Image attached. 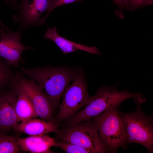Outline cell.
<instances>
[{
	"instance_id": "8992f818",
	"label": "cell",
	"mask_w": 153,
	"mask_h": 153,
	"mask_svg": "<svg viewBox=\"0 0 153 153\" xmlns=\"http://www.w3.org/2000/svg\"><path fill=\"white\" fill-rule=\"evenodd\" d=\"M131 113L119 110L126 133L128 144L135 143L144 146L149 153L153 152V117L143 111L140 105Z\"/></svg>"
},
{
	"instance_id": "e0dca14e",
	"label": "cell",
	"mask_w": 153,
	"mask_h": 153,
	"mask_svg": "<svg viewBox=\"0 0 153 153\" xmlns=\"http://www.w3.org/2000/svg\"><path fill=\"white\" fill-rule=\"evenodd\" d=\"M55 146L67 153H92L91 151L78 145L56 139Z\"/></svg>"
},
{
	"instance_id": "6da1fadb",
	"label": "cell",
	"mask_w": 153,
	"mask_h": 153,
	"mask_svg": "<svg viewBox=\"0 0 153 153\" xmlns=\"http://www.w3.org/2000/svg\"><path fill=\"white\" fill-rule=\"evenodd\" d=\"M77 70L58 67H21L23 75H27L41 87L55 108L59 106L64 92L75 78Z\"/></svg>"
},
{
	"instance_id": "7402d4cb",
	"label": "cell",
	"mask_w": 153,
	"mask_h": 153,
	"mask_svg": "<svg viewBox=\"0 0 153 153\" xmlns=\"http://www.w3.org/2000/svg\"><path fill=\"white\" fill-rule=\"evenodd\" d=\"M0 21H1L0 20Z\"/></svg>"
},
{
	"instance_id": "52a82bcc",
	"label": "cell",
	"mask_w": 153,
	"mask_h": 153,
	"mask_svg": "<svg viewBox=\"0 0 153 153\" xmlns=\"http://www.w3.org/2000/svg\"><path fill=\"white\" fill-rule=\"evenodd\" d=\"M15 77L29 96L37 117L55 122V108L41 87L33 80L26 78L20 71L16 72Z\"/></svg>"
},
{
	"instance_id": "d6986e66",
	"label": "cell",
	"mask_w": 153,
	"mask_h": 153,
	"mask_svg": "<svg viewBox=\"0 0 153 153\" xmlns=\"http://www.w3.org/2000/svg\"><path fill=\"white\" fill-rule=\"evenodd\" d=\"M153 3V0H126L125 8L133 10Z\"/></svg>"
},
{
	"instance_id": "2e32d148",
	"label": "cell",
	"mask_w": 153,
	"mask_h": 153,
	"mask_svg": "<svg viewBox=\"0 0 153 153\" xmlns=\"http://www.w3.org/2000/svg\"><path fill=\"white\" fill-rule=\"evenodd\" d=\"M11 67L0 56V90L8 87L15 77Z\"/></svg>"
},
{
	"instance_id": "44dd1931",
	"label": "cell",
	"mask_w": 153,
	"mask_h": 153,
	"mask_svg": "<svg viewBox=\"0 0 153 153\" xmlns=\"http://www.w3.org/2000/svg\"><path fill=\"white\" fill-rule=\"evenodd\" d=\"M6 4L10 5L14 8L17 5L18 0H5Z\"/></svg>"
},
{
	"instance_id": "9a60e30c",
	"label": "cell",
	"mask_w": 153,
	"mask_h": 153,
	"mask_svg": "<svg viewBox=\"0 0 153 153\" xmlns=\"http://www.w3.org/2000/svg\"><path fill=\"white\" fill-rule=\"evenodd\" d=\"M19 134L9 135L0 133V153H18L21 152L18 143Z\"/></svg>"
},
{
	"instance_id": "5bb4252c",
	"label": "cell",
	"mask_w": 153,
	"mask_h": 153,
	"mask_svg": "<svg viewBox=\"0 0 153 153\" xmlns=\"http://www.w3.org/2000/svg\"><path fill=\"white\" fill-rule=\"evenodd\" d=\"M47 29L43 35L44 38L53 41L66 54L77 50H81L97 55H100L101 52L95 46H88L70 41L60 36L57 33L56 28H52L47 26Z\"/></svg>"
},
{
	"instance_id": "9c48e42d",
	"label": "cell",
	"mask_w": 153,
	"mask_h": 153,
	"mask_svg": "<svg viewBox=\"0 0 153 153\" xmlns=\"http://www.w3.org/2000/svg\"><path fill=\"white\" fill-rule=\"evenodd\" d=\"M54 0H22L14 8L18 12L13 16L22 30L38 26L41 14L48 10Z\"/></svg>"
},
{
	"instance_id": "7c38bea8",
	"label": "cell",
	"mask_w": 153,
	"mask_h": 153,
	"mask_svg": "<svg viewBox=\"0 0 153 153\" xmlns=\"http://www.w3.org/2000/svg\"><path fill=\"white\" fill-rule=\"evenodd\" d=\"M18 143L22 151L32 153H54L50 148L55 146L56 139L45 135L19 137Z\"/></svg>"
},
{
	"instance_id": "5b68a950",
	"label": "cell",
	"mask_w": 153,
	"mask_h": 153,
	"mask_svg": "<svg viewBox=\"0 0 153 153\" xmlns=\"http://www.w3.org/2000/svg\"><path fill=\"white\" fill-rule=\"evenodd\" d=\"M56 133L57 140L76 144L92 153H107L96 126L91 119L65 125L59 128Z\"/></svg>"
},
{
	"instance_id": "3957f363",
	"label": "cell",
	"mask_w": 153,
	"mask_h": 153,
	"mask_svg": "<svg viewBox=\"0 0 153 153\" xmlns=\"http://www.w3.org/2000/svg\"><path fill=\"white\" fill-rule=\"evenodd\" d=\"M119 107L110 108L91 119L107 152L115 153L120 148L128 147L125 127Z\"/></svg>"
},
{
	"instance_id": "7a4b0ae2",
	"label": "cell",
	"mask_w": 153,
	"mask_h": 153,
	"mask_svg": "<svg viewBox=\"0 0 153 153\" xmlns=\"http://www.w3.org/2000/svg\"><path fill=\"white\" fill-rule=\"evenodd\" d=\"M118 87L117 84L111 87L101 86L89 103L64 124L69 125L91 119L107 109L119 106L123 101L130 98L134 99L137 105L146 101L145 96L140 92L132 93L126 89L120 91L118 90Z\"/></svg>"
},
{
	"instance_id": "8fae6325",
	"label": "cell",
	"mask_w": 153,
	"mask_h": 153,
	"mask_svg": "<svg viewBox=\"0 0 153 153\" xmlns=\"http://www.w3.org/2000/svg\"><path fill=\"white\" fill-rule=\"evenodd\" d=\"M16 95L15 112L19 122L37 117L32 102L27 93L15 77L10 84Z\"/></svg>"
},
{
	"instance_id": "277c9868",
	"label": "cell",
	"mask_w": 153,
	"mask_h": 153,
	"mask_svg": "<svg viewBox=\"0 0 153 153\" xmlns=\"http://www.w3.org/2000/svg\"><path fill=\"white\" fill-rule=\"evenodd\" d=\"M88 87L83 72L78 69L75 78L62 95L59 111L54 117L56 123L59 125L72 119L89 103L93 96L89 95Z\"/></svg>"
},
{
	"instance_id": "ffe728a7",
	"label": "cell",
	"mask_w": 153,
	"mask_h": 153,
	"mask_svg": "<svg viewBox=\"0 0 153 153\" xmlns=\"http://www.w3.org/2000/svg\"><path fill=\"white\" fill-rule=\"evenodd\" d=\"M115 4L119 7L118 11H120L124 8H125L126 0H112Z\"/></svg>"
},
{
	"instance_id": "ac0fdd59",
	"label": "cell",
	"mask_w": 153,
	"mask_h": 153,
	"mask_svg": "<svg viewBox=\"0 0 153 153\" xmlns=\"http://www.w3.org/2000/svg\"><path fill=\"white\" fill-rule=\"evenodd\" d=\"M83 0H54L53 2L46 15L40 18L38 26L41 25L44 23L46 20L50 13L55 8L62 5L82 1Z\"/></svg>"
},
{
	"instance_id": "4fadbf2b",
	"label": "cell",
	"mask_w": 153,
	"mask_h": 153,
	"mask_svg": "<svg viewBox=\"0 0 153 153\" xmlns=\"http://www.w3.org/2000/svg\"><path fill=\"white\" fill-rule=\"evenodd\" d=\"M36 118L21 122L18 124L14 130L29 136L45 135L52 132L57 133L59 129V125L55 122Z\"/></svg>"
},
{
	"instance_id": "ba28073f",
	"label": "cell",
	"mask_w": 153,
	"mask_h": 153,
	"mask_svg": "<svg viewBox=\"0 0 153 153\" xmlns=\"http://www.w3.org/2000/svg\"><path fill=\"white\" fill-rule=\"evenodd\" d=\"M21 31H14L0 22V56L10 67L18 65L24 50L33 49L21 42Z\"/></svg>"
},
{
	"instance_id": "30bf717a",
	"label": "cell",
	"mask_w": 153,
	"mask_h": 153,
	"mask_svg": "<svg viewBox=\"0 0 153 153\" xmlns=\"http://www.w3.org/2000/svg\"><path fill=\"white\" fill-rule=\"evenodd\" d=\"M9 88L0 90V133L6 134L14 130L20 122L15 109L16 95Z\"/></svg>"
}]
</instances>
